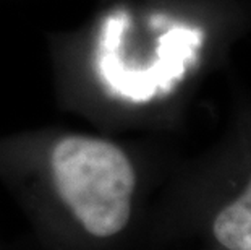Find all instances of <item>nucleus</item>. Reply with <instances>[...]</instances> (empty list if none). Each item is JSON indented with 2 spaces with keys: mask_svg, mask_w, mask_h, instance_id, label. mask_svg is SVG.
<instances>
[{
  "mask_svg": "<svg viewBox=\"0 0 251 250\" xmlns=\"http://www.w3.org/2000/svg\"><path fill=\"white\" fill-rule=\"evenodd\" d=\"M58 196L88 234L112 237L126 227L136 174L125 151L102 138L68 135L50 153Z\"/></svg>",
  "mask_w": 251,
  "mask_h": 250,
  "instance_id": "obj_1",
  "label": "nucleus"
},
{
  "mask_svg": "<svg viewBox=\"0 0 251 250\" xmlns=\"http://www.w3.org/2000/svg\"><path fill=\"white\" fill-rule=\"evenodd\" d=\"M212 231L228 250H251V180L245 192L216 216Z\"/></svg>",
  "mask_w": 251,
  "mask_h": 250,
  "instance_id": "obj_2",
  "label": "nucleus"
}]
</instances>
